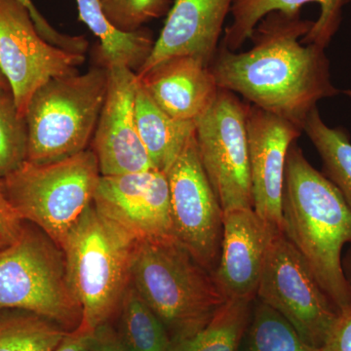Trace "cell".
<instances>
[{"instance_id":"obj_1","label":"cell","mask_w":351,"mask_h":351,"mask_svg":"<svg viewBox=\"0 0 351 351\" xmlns=\"http://www.w3.org/2000/svg\"><path fill=\"white\" fill-rule=\"evenodd\" d=\"M314 21L300 12H272L251 36V49L235 53L219 44L210 64L219 89L299 127L302 131L318 101L339 93L324 48L302 39Z\"/></svg>"},{"instance_id":"obj_2","label":"cell","mask_w":351,"mask_h":351,"mask_svg":"<svg viewBox=\"0 0 351 351\" xmlns=\"http://www.w3.org/2000/svg\"><path fill=\"white\" fill-rule=\"evenodd\" d=\"M282 230L337 308L351 304L343 251L351 244V209L338 189L293 143L286 160Z\"/></svg>"},{"instance_id":"obj_3","label":"cell","mask_w":351,"mask_h":351,"mask_svg":"<svg viewBox=\"0 0 351 351\" xmlns=\"http://www.w3.org/2000/svg\"><path fill=\"white\" fill-rule=\"evenodd\" d=\"M131 283L172 341L199 331L226 302L212 274L173 237L137 242Z\"/></svg>"},{"instance_id":"obj_4","label":"cell","mask_w":351,"mask_h":351,"mask_svg":"<svg viewBox=\"0 0 351 351\" xmlns=\"http://www.w3.org/2000/svg\"><path fill=\"white\" fill-rule=\"evenodd\" d=\"M137 240L93 202L71 228L63 248L66 279L82 308L80 325L93 332L119 313L131 285Z\"/></svg>"},{"instance_id":"obj_5","label":"cell","mask_w":351,"mask_h":351,"mask_svg":"<svg viewBox=\"0 0 351 351\" xmlns=\"http://www.w3.org/2000/svg\"><path fill=\"white\" fill-rule=\"evenodd\" d=\"M108 88V69L50 80L32 96L25 119L27 161L54 162L75 156L93 140Z\"/></svg>"},{"instance_id":"obj_6","label":"cell","mask_w":351,"mask_h":351,"mask_svg":"<svg viewBox=\"0 0 351 351\" xmlns=\"http://www.w3.org/2000/svg\"><path fill=\"white\" fill-rule=\"evenodd\" d=\"M96 154L85 149L48 163L25 161L2 179L23 221H29L63 248L71 228L93 202L100 181Z\"/></svg>"},{"instance_id":"obj_7","label":"cell","mask_w":351,"mask_h":351,"mask_svg":"<svg viewBox=\"0 0 351 351\" xmlns=\"http://www.w3.org/2000/svg\"><path fill=\"white\" fill-rule=\"evenodd\" d=\"M2 309L36 314L68 331L82 323V308L66 279L64 251L39 228L25 226L19 239L0 250Z\"/></svg>"},{"instance_id":"obj_8","label":"cell","mask_w":351,"mask_h":351,"mask_svg":"<svg viewBox=\"0 0 351 351\" xmlns=\"http://www.w3.org/2000/svg\"><path fill=\"white\" fill-rule=\"evenodd\" d=\"M249 105L219 89L213 105L195 122L201 163L223 213L254 209L247 138Z\"/></svg>"},{"instance_id":"obj_9","label":"cell","mask_w":351,"mask_h":351,"mask_svg":"<svg viewBox=\"0 0 351 351\" xmlns=\"http://www.w3.org/2000/svg\"><path fill=\"white\" fill-rule=\"evenodd\" d=\"M257 298L281 314L304 341L317 348L324 343L339 313L283 233L276 234L270 244Z\"/></svg>"},{"instance_id":"obj_10","label":"cell","mask_w":351,"mask_h":351,"mask_svg":"<svg viewBox=\"0 0 351 351\" xmlns=\"http://www.w3.org/2000/svg\"><path fill=\"white\" fill-rule=\"evenodd\" d=\"M166 176L174 237L213 274L223 239V211L201 163L195 134Z\"/></svg>"},{"instance_id":"obj_11","label":"cell","mask_w":351,"mask_h":351,"mask_svg":"<svg viewBox=\"0 0 351 351\" xmlns=\"http://www.w3.org/2000/svg\"><path fill=\"white\" fill-rule=\"evenodd\" d=\"M84 54L53 45L39 34L29 11L16 0H0V69L21 117L34 93L60 76L75 75Z\"/></svg>"},{"instance_id":"obj_12","label":"cell","mask_w":351,"mask_h":351,"mask_svg":"<svg viewBox=\"0 0 351 351\" xmlns=\"http://www.w3.org/2000/svg\"><path fill=\"white\" fill-rule=\"evenodd\" d=\"M108 88L92 145L101 176L154 169L138 136L135 105L138 78L125 66H110Z\"/></svg>"},{"instance_id":"obj_13","label":"cell","mask_w":351,"mask_h":351,"mask_svg":"<svg viewBox=\"0 0 351 351\" xmlns=\"http://www.w3.org/2000/svg\"><path fill=\"white\" fill-rule=\"evenodd\" d=\"M93 204L137 242L175 237L167 176L160 171L101 176Z\"/></svg>"},{"instance_id":"obj_14","label":"cell","mask_w":351,"mask_h":351,"mask_svg":"<svg viewBox=\"0 0 351 351\" xmlns=\"http://www.w3.org/2000/svg\"><path fill=\"white\" fill-rule=\"evenodd\" d=\"M301 129L255 106L247 112L249 164L254 211L274 230L283 233L282 202L286 160Z\"/></svg>"},{"instance_id":"obj_15","label":"cell","mask_w":351,"mask_h":351,"mask_svg":"<svg viewBox=\"0 0 351 351\" xmlns=\"http://www.w3.org/2000/svg\"><path fill=\"white\" fill-rule=\"evenodd\" d=\"M276 234L254 209L223 213V239L215 282L228 300L253 301L270 244Z\"/></svg>"},{"instance_id":"obj_16","label":"cell","mask_w":351,"mask_h":351,"mask_svg":"<svg viewBox=\"0 0 351 351\" xmlns=\"http://www.w3.org/2000/svg\"><path fill=\"white\" fill-rule=\"evenodd\" d=\"M234 1L175 0L151 54L137 75H144L157 64L175 57H195L210 66Z\"/></svg>"},{"instance_id":"obj_17","label":"cell","mask_w":351,"mask_h":351,"mask_svg":"<svg viewBox=\"0 0 351 351\" xmlns=\"http://www.w3.org/2000/svg\"><path fill=\"white\" fill-rule=\"evenodd\" d=\"M138 78L166 114L195 123L213 105L219 90L210 66L191 56L172 58Z\"/></svg>"},{"instance_id":"obj_18","label":"cell","mask_w":351,"mask_h":351,"mask_svg":"<svg viewBox=\"0 0 351 351\" xmlns=\"http://www.w3.org/2000/svg\"><path fill=\"white\" fill-rule=\"evenodd\" d=\"M313 2L320 7L319 17L302 43L326 49L341 27L343 8L351 0H235L230 12L232 22L225 29L221 45L235 52L250 39L265 16L272 12H300L302 6Z\"/></svg>"},{"instance_id":"obj_19","label":"cell","mask_w":351,"mask_h":351,"mask_svg":"<svg viewBox=\"0 0 351 351\" xmlns=\"http://www.w3.org/2000/svg\"><path fill=\"white\" fill-rule=\"evenodd\" d=\"M135 115L138 136L154 169L166 174L195 135V122L181 121L166 114L141 84L136 96Z\"/></svg>"},{"instance_id":"obj_20","label":"cell","mask_w":351,"mask_h":351,"mask_svg":"<svg viewBox=\"0 0 351 351\" xmlns=\"http://www.w3.org/2000/svg\"><path fill=\"white\" fill-rule=\"evenodd\" d=\"M80 21L100 41L104 66H125L137 73L151 54L154 41L149 32H123L108 20L101 0H75Z\"/></svg>"},{"instance_id":"obj_21","label":"cell","mask_w":351,"mask_h":351,"mask_svg":"<svg viewBox=\"0 0 351 351\" xmlns=\"http://www.w3.org/2000/svg\"><path fill=\"white\" fill-rule=\"evenodd\" d=\"M252 302L228 300L202 329L172 341L169 351H240L251 319Z\"/></svg>"},{"instance_id":"obj_22","label":"cell","mask_w":351,"mask_h":351,"mask_svg":"<svg viewBox=\"0 0 351 351\" xmlns=\"http://www.w3.org/2000/svg\"><path fill=\"white\" fill-rule=\"evenodd\" d=\"M323 163V174L338 189L351 209V141L341 127L325 123L318 108H314L302 126Z\"/></svg>"},{"instance_id":"obj_23","label":"cell","mask_w":351,"mask_h":351,"mask_svg":"<svg viewBox=\"0 0 351 351\" xmlns=\"http://www.w3.org/2000/svg\"><path fill=\"white\" fill-rule=\"evenodd\" d=\"M119 313L117 332L129 350H170L172 341L167 330L132 283L124 295Z\"/></svg>"},{"instance_id":"obj_24","label":"cell","mask_w":351,"mask_h":351,"mask_svg":"<svg viewBox=\"0 0 351 351\" xmlns=\"http://www.w3.org/2000/svg\"><path fill=\"white\" fill-rule=\"evenodd\" d=\"M240 351H321L302 338L281 314L258 301Z\"/></svg>"},{"instance_id":"obj_25","label":"cell","mask_w":351,"mask_h":351,"mask_svg":"<svg viewBox=\"0 0 351 351\" xmlns=\"http://www.w3.org/2000/svg\"><path fill=\"white\" fill-rule=\"evenodd\" d=\"M68 330L36 314L0 316V351H55Z\"/></svg>"},{"instance_id":"obj_26","label":"cell","mask_w":351,"mask_h":351,"mask_svg":"<svg viewBox=\"0 0 351 351\" xmlns=\"http://www.w3.org/2000/svg\"><path fill=\"white\" fill-rule=\"evenodd\" d=\"M29 136L10 88H0V178L11 174L27 159Z\"/></svg>"},{"instance_id":"obj_27","label":"cell","mask_w":351,"mask_h":351,"mask_svg":"<svg viewBox=\"0 0 351 351\" xmlns=\"http://www.w3.org/2000/svg\"><path fill=\"white\" fill-rule=\"evenodd\" d=\"M169 0H108L104 3L106 15L115 27L135 32L149 21L169 10Z\"/></svg>"},{"instance_id":"obj_28","label":"cell","mask_w":351,"mask_h":351,"mask_svg":"<svg viewBox=\"0 0 351 351\" xmlns=\"http://www.w3.org/2000/svg\"><path fill=\"white\" fill-rule=\"evenodd\" d=\"M16 1L19 2L21 5L24 6L29 11L36 29L45 40L64 50L78 53V54H85L88 48V41L84 36H69L57 31L43 17V14L39 12L32 0H16Z\"/></svg>"},{"instance_id":"obj_29","label":"cell","mask_w":351,"mask_h":351,"mask_svg":"<svg viewBox=\"0 0 351 351\" xmlns=\"http://www.w3.org/2000/svg\"><path fill=\"white\" fill-rule=\"evenodd\" d=\"M24 226V221L7 197L0 178V250L19 239Z\"/></svg>"},{"instance_id":"obj_30","label":"cell","mask_w":351,"mask_h":351,"mask_svg":"<svg viewBox=\"0 0 351 351\" xmlns=\"http://www.w3.org/2000/svg\"><path fill=\"white\" fill-rule=\"evenodd\" d=\"M321 351H351V304L339 309Z\"/></svg>"},{"instance_id":"obj_31","label":"cell","mask_w":351,"mask_h":351,"mask_svg":"<svg viewBox=\"0 0 351 351\" xmlns=\"http://www.w3.org/2000/svg\"><path fill=\"white\" fill-rule=\"evenodd\" d=\"M92 351H130L122 343L119 332L110 322L101 325L91 334Z\"/></svg>"},{"instance_id":"obj_32","label":"cell","mask_w":351,"mask_h":351,"mask_svg":"<svg viewBox=\"0 0 351 351\" xmlns=\"http://www.w3.org/2000/svg\"><path fill=\"white\" fill-rule=\"evenodd\" d=\"M91 334L80 325L73 331H69L66 338L55 351H92Z\"/></svg>"},{"instance_id":"obj_33","label":"cell","mask_w":351,"mask_h":351,"mask_svg":"<svg viewBox=\"0 0 351 351\" xmlns=\"http://www.w3.org/2000/svg\"><path fill=\"white\" fill-rule=\"evenodd\" d=\"M343 272L351 287V244L348 246L345 257H343Z\"/></svg>"},{"instance_id":"obj_34","label":"cell","mask_w":351,"mask_h":351,"mask_svg":"<svg viewBox=\"0 0 351 351\" xmlns=\"http://www.w3.org/2000/svg\"><path fill=\"white\" fill-rule=\"evenodd\" d=\"M9 87L8 83H7L5 77H4L3 73H2L1 69H0V88Z\"/></svg>"},{"instance_id":"obj_35","label":"cell","mask_w":351,"mask_h":351,"mask_svg":"<svg viewBox=\"0 0 351 351\" xmlns=\"http://www.w3.org/2000/svg\"><path fill=\"white\" fill-rule=\"evenodd\" d=\"M343 93L345 94L346 96H348V98L351 99V90H345Z\"/></svg>"}]
</instances>
